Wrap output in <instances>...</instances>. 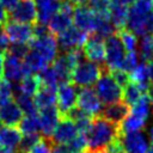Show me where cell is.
I'll list each match as a JSON object with an SVG mask.
<instances>
[{"mask_svg": "<svg viewBox=\"0 0 153 153\" xmlns=\"http://www.w3.org/2000/svg\"><path fill=\"white\" fill-rule=\"evenodd\" d=\"M121 135L120 126L104 118L102 115L92 118L88 129L84 133L87 151L98 153L111 145Z\"/></svg>", "mask_w": 153, "mask_h": 153, "instance_id": "obj_1", "label": "cell"}, {"mask_svg": "<svg viewBox=\"0 0 153 153\" xmlns=\"http://www.w3.org/2000/svg\"><path fill=\"white\" fill-rule=\"evenodd\" d=\"M153 2L147 0H137L129 7L128 19L126 27L131 31L135 36L142 37L148 33L147 30V17L152 12Z\"/></svg>", "mask_w": 153, "mask_h": 153, "instance_id": "obj_2", "label": "cell"}, {"mask_svg": "<svg viewBox=\"0 0 153 153\" xmlns=\"http://www.w3.org/2000/svg\"><path fill=\"white\" fill-rule=\"evenodd\" d=\"M94 91L97 92L102 103L105 105L122 100L123 88L115 81L106 67L104 68L103 74L100 75L98 81L94 84Z\"/></svg>", "mask_w": 153, "mask_h": 153, "instance_id": "obj_3", "label": "cell"}, {"mask_svg": "<svg viewBox=\"0 0 153 153\" xmlns=\"http://www.w3.org/2000/svg\"><path fill=\"white\" fill-rule=\"evenodd\" d=\"M104 68L105 66H100L92 61L84 60L73 69L71 80L76 87H91L98 81V79L103 74Z\"/></svg>", "mask_w": 153, "mask_h": 153, "instance_id": "obj_4", "label": "cell"}, {"mask_svg": "<svg viewBox=\"0 0 153 153\" xmlns=\"http://www.w3.org/2000/svg\"><path fill=\"white\" fill-rule=\"evenodd\" d=\"M105 45V67L109 71L120 69L126 57V49L117 35H112L104 41Z\"/></svg>", "mask_w": 153, "mask_h": 153, "instance_id": "obj_5", "label": "cell"}, {"mask_svg": "<svg viewBox=\"0 0 153 153\" xmlns=\"http://www.w3.org/2000/svg\"><path fill=\"white\" fill-rule=\"evenodd\" d=\"M76 106L91 117L99 116L103 111V103L92 87H84L78 91Z\"/></svg>", "mask_w": 153, "mask_h": 153, "instance_id": "obj_6", "label": "cell"}, {"mask_svg": "<svg viewBox=\"0 0 153 153\" xmlns=\"http://www.w3.org/2000/svg\"><path fill=\"white\" fill-rule=\"evenodd\" d=\"M88 38V33L81 31L76 26H71L56 38L59 48L63 53H69L75 49H81Z\"/></svg>", "mask_w": 153, "mask_h": 153, "instance_id": "obj_7", "label": "cell"}, {"mask_svg": "<svg viewBox=\"0 0 153 153\" xmlns=\"http://www.w3.org/2000/svg\"><path fill=\"white\" fill-rule=\"evenodd\" d=\"M29 45H30V49L42 55L49 63L54 62L57 57L59 45H57L56 38L51 32L42 37H33V39L30 42Z\"/></svg>", "mask_w": 153, "mask_h": 153, "instance_id": "obj_8", "label": "cell"}, {"mask_svg": "<svg viewBox=\"0 0 153 153\" xmlns=\"http://www.w3.org/2000/svg\"><path fill=\"white\" fill-rule=\"evenodd\" d=\"M56 104L57 109L62 116H66L73 108H75L76 98H78V90L73 82H65L57 87L56 91Z\"/></svg>", "mask_w": 153, "mask_h": 153, "instance_id": "obj_9", "label": "cell"}, {"mask_svg": "<svg viewBox=\"0 0 153 153\" xmlns=\"http://www.w3.org/2000/svg\"><path fill=\"white\" fill-rule=\"evenodd\" d=\"M8 19L17 23L36 24L37 23V8L35 0H19L17 6L8 12Z\"/></svg>", "mask_w": 153, "mask_h": 153, "instance_id": "obj_10", "label": "cell"}, {"mask_svg": "<svg viewBox=\"0 0 153 153\" xmlns=\"http://www.w3.org/2000/svg\"><path fill=\"white\" fill-rule=\"evenodd\" d=\"M120 140L124 153H147L149 149V139L142 130L121 134Z\"/></svg>", "mask_w": 153, "mask_h": 153, "instance_id": "obj_11", "label": "cell"}, {"mask_svg": "<svg viewBox=\"0 0 153 153\" xmlns=\"http://www.w3.org/2000/svg\"><path fill=\"white\" fill-rule=\"evenodd\" d=\"M5 31L11 43H22L30 44L33 39V25L17 23V22H7L5 26Z\"/></svg>", "mask_w": 153, "mask_h": 153, "instance_id": "obj_12", "label": "cell"}, {"mask_svg": "<svg viewBox=\"0 0 153 153\" xmlns=\"http://www.w3.org/2000/svg\"><path fill=\"white\" fill-rule=\"evenodd\" d=\"M104 41L102 37L91 33L88 35V38L86 41V43L82 47L84 54L86 60L92 61L97 65L100 66H105V45H104Z\"/></svg>", "mask_w": 153, "mask_h": 153, "instance_id": "obj_13", "label": "cell"}, {"mask_svg": "<svg viewBox=\"0 0 153 153\" xmlns=\"http://www.w3.org/2000/svg\"><path fill=\"white\" fill-rule=\"evenodd\" d=\"M25 75H27V73H26V69L24 67L23 60L10 54V53H6L2 76L12 84H18Z\"/></svg>", "mask_w": 153, "mask_h": 153, "instance_id": "obj_14", "label": "cell"}, {"mask_svg": "<svg viewBox=\"0 0 153 153\" xmlns=\"http://www.w3.org/2000/svg\"><path fill=\"white\" fill-rule=\"evenodd\" d=\"M38 117L41 123L42 136L47 139H51L54 130L56 129L59 122L62 118V115L59 111L57 106H51V108H47L38 111Z\"/></svg>", "mask_w": 153, "mask_h": 153, "instance_id": "obj_15", "label": "cell"}, {"mask_svg": "<svg viewBox=\"0 0 153 153\" xmlns=\"http://www.w3.org/2000/svg\"><path fill=\"white\" fill-rule=\"evenodd\" d=\"M96 22H97V14L92 10H90L86 5L75 6L74 14H73L74 26H76L81 31L91 35L94 32Z\"/></svg>", "mask_w": 153, "mask_h": 153, "instance_id": "obj_16", "label": "cell"}, {"mask_svg": "<svg viewBox=\"0 0 153 153\" xmlns=\"http://www.w3.org/2000/svg\"><path fill=\"white\" fill-rule=\"evenodd\" d=\"M79 134L80 133H79L75 123L71 118L62 116V118L59 122L56 129L54 130L50 140L53 143H68V142L73 141Z\"/></svg>", "mask_w": 153, "mask_h": 153, "instance_id": "obj_17", "label": "cell"}, {"mask_svg": "<svg viewBox=\"0 0 153 153\" xmlns=\"http://www.w3.org/2000/svg\"><path fill=\"white\" fill-rule=\"evenodd\" d=\"M24 114L18 106L17 102L12 99L0 100V120L1 123L8 127H16L23 120Z\"/></svg>", "mask_w": 153, "mask_h": 153, "instance_id": "obj_18", "label": "cell"}, {"mask_svg": "<svg viewBox=\"0 0 153 153\" xmlns=\"http://www.w3.org/2000/svg\"><path fill=\"white\" fill-rule=\"evenodd\" d=\"M37 8V23L48 25L51 18L60 11V0H35Z\"/></svg>", "mask_w": 153, "mask_h": 153, "instance_id": "obj_19", "label": "cell"}, {"mask_svg": "<svg viewBox=\"0 0 153 153\" xmlns=\"http://www.w3.org/2000/svg\"><path fill=\"white\" fill-rule=\"evenodd\" d=\"M129 112H130V106L128 104H126L123 100H120V102L105 105L103 108V111L100 115L104 118L120 126L124 121V118L129 115Z\"/></svg>", "mask_w": 153, "mask_h": 153, "instance_id": "obj_20", "label": "cell"}, {"mask_svg": "<svg viewBox=\"0 0 153 153\" xmlns=\"http://www.w3.org/2000/svg\"><path fill=\"white\" fill-rule=\"evenodd\" d=\"M22 133L18 128L1 126L0 127V149H8L16 152L19 148Z\"/></svg>", "mask_w": 153, "mask_h": 153, "instance_id": "obj_21", "label": "cell"}, {"mask_svg": "<svg viewBox=\"0 0 153 153\" xmlns=\"http://www.w3.org/2000/svg\"><path fill=\"white\" fill-rule=\"evenodd\" d=\"M128 12H129V7L126 4H123L121 0H111L109 8V18L118 31L126 29Z\"/></svg>", "mask_w": 153, "mask_h": 153, "instance_id": "obj_22", "label": "cell"}, {"mask_svg": "<svg viewBox=\"0 0 153 153\" xmlns=\"http://www.w3.org/2000/svg\"><path fill=\"white\" fill-rule=\"evenodd\" d=\"M56 91L57 88L55 87H49V86H43V85L39 86L38 91L33 96V100H35V104L38 111L47 109V108L55 106L56 99H57Z\"/></svg>", "mask_w": 153, "mask_h": 153, "instance_id": "obj_23", "label": "cell"}, {"mask_svg": "<svg viewBox=\"0 0 153 153\" xmlns=\"http://www.w3.org/2000/svg\"><path fill=\"white\" fill-rule=\"evenodd\" d=\"M23 62L27 74H38L41 71L49 66V62L42 55H39L37 51L32 49H30V51L25 55Z\"/></svg>", "mask_w": 153, "mask_h": 153, "instance_id": "obj_24", "label": "cell"}, {"mask_svg": "<svg viewBox=\"0 0 153 153\" xmlns=\"http://www.w3.org/2000/svg\"><path fill=\"white\" fill-rule=\"evenodd\" d=\"M130 81L136 84L143 93H147L151 84H149V73H148V65L146 62H140L139 66L129 74Z\"/></svg>", "mask_w": 153, "mask_h": 153, "instance_id": "obj_25", "label": "cell"}, {"mask_svg": "<svg viewBox=\"0 0 153 153\" xmlns=\"http://www.w3.org/2000/svg\"><path fill=\"white\" fill-rule=\"evenodd\" d=\"M41 84L35 74H27L25 75L18 84L14 85V94L16 93H23L25 96H35L36 92L38 91Z\"/></svg>", "mask_w": 153, "mask_h": 153, "instance_id": "obj_26", "label": "cell"}, {"mask_svg": "<svg viewBox=\"0 0 153 153\" xmlns=\"http://www.w3.org/2000/svg\"><path fill=\"white\" fill-rule=\"evenodd\" d=\"M18 130L22 133V135H32L41 133V123H39L38 114L24 116L20 123L18 124Z\"/></svg>", "mask_w": 153, "mask_h": 153, "instance_id": "obj_27", "label": "cell"}, {"mask_svg": "<svg viewBox=\"0 0 153 153\" xmlns=\"http://www.w3.org/2000/svg\"><path fill=\"white\" fill-rule=\"evenodd\" d=\"M139 56L142 60V62H151L153 61V36L151 33H147L139 39Z\"/></svg>", "mask_w": 153, "mask_h": 153, "instance_id": "obj_28", "label": "cell"}, {"mask_svg": "<svg viewBox=\"0 0 153 153\" xmlns=\"http://www.w3.org/2000/svg\"><path fill=\"white\" fill-rule=\"evenodd\" d=\"M142 94H143V92L141 91V88H140L136 84L129 81V82L123 87L122 100H123L126 104H128L129 106H134V105L140 100V98L142 97Z\"/></svg>", "mask_w": 153, "mask_h": 153, "instance_id": "obj_29", "label": "cell"}, {"mask_svg": "<svg viewBox=\"0 0 153 153\" xmlns=\"http://www.w3.org/2000/svg\"><path fill=\"white\" fill-rule=\"evenodd\" d=\"M37 78L39 80V84L43 86H49V87H55V88L60 86V79L53 66H48L43 71H41L37 74Z\"/></svg>", "mask_w": 153, "mask_h": 153, "instance_id": "obj_30", "label": "cell"}, {"mask_svg": "<svg viewBox=\"0 0 153 153\" xmlns=\"http://www.w3.org/2000/svg\"><path fill=\"white\" fill-rule=\"evenodd\" d=\"M14 100L17 102L18 106L20 108V110L23 111V114L25 116H30V115H37L38 110L37 106L35 104V100L32 97L30 96H25L23 93H16L14 94Z\"/></svg>", "mask_w": 153, "mask_h": 153, "instance_id": "obj_31", "label": "cell"}, {"mask_svg": "<svg viewBox=\"0 0 153 153\" xmlns=\"http://www.w3.org/2000/svg\"><path fill=\"white\" fill-rule=\"evenodd\" d=\"M118 37L126 49L127 53H134L136 51L137 49V45H139V39H137V36H135L131 31L127 30V29H122L120 30L118 32Z\"/></svg>", "mask_w": 153, "mask_h": 153, "instance_id": "obj_32", "label": "cell"}, {"mask_svg": "<svg viewBox=\"0 0 153 153\" xmlns=\"http://www.w3.org/2000/svg\"><path fill=\"white\" fill-rule=\"evenodd\" d=\"M139 63H140V56H139V54L136 51H134V53H127L120 69L123 71V72H126V73H128V74H130L139 66Z\"/></svg>", "mask_w": 153, "mask_h": 153, "instance_id": "obj_33", "label": "cell"}, {"mask_svg": "<svg viewBox=\"0 0 153 153\" xmlns=\"http://www.w3.org/2000/svg\"><path fill=\"white\" fill-rule=\"evenodd\" d=\"M111 0H87L86 6L97 14H109Z\"/></svg>", "mask_w": 153, "mask_h": 153, "instance_id": "obj_34", "label": "cell"}, {"mask_svg": "<svg viewBox=\"0 0 153 153\" xmlns=\"http://www.w3.org/2000/svg\"><path fill=\"white\" fill-rule=\"evenodd\" d=\"M41 135L39 134H32V135H23L22 136V140H20V143H19V148L20 151H24V152H27L41 140Z\"/></svg>", "mask_w": 153, "mask_h": 153, "instance_id": "obj_35", "label": "cell"}, {"mask_svg": "<svg viewBox=\"0 0 153 153\" xmlns=\"http://www.w3.org/2000/svg\"><path fill=\"white\" fill-rule=\"evenodd\" d=\"M14 97V85L5 78L0 79V100L12 99Z\"/></svg>", "mask_w": 153, "mask_h": 153, "instance_id": "obj_36", "label": "cell"}, {"mask_svg": "<svg viewBox=\"0 0 153 153\" xmlns=\"http://www.w3.org/2000/svg\"><path fill=\"white\" fill-rule=\"evenodd\" d=\"M29 153H53V142L50 139L41 137V140L29 151Z\"/></svg>", "mask_w": 153, "mask_h": 153, "instance_id": "obj_37", "label": "cell"}, {"mask_svg": "<svg viewBox=\"0 0 153 153\" xmlns=\"http://www.w3.org/2000/svg\"><path fill=\"white\" fill-rule=\"evenodd\" d=\"M29 51H30V45L29 44H22V43H12V44H10L8 50H7V53H10V54H12V55H14V56H17V57H19L22 60L25 57V55Z\"/></svg>", "mask_w": 153, "mask_h": 153, "instance_id": "obj_38", "label": "cell"}, {"mask_svg": "<svg viewBox=\"0 0 153 153\" xmlns=\"http://www.w3.org/2000/svg\"><path fill=\"white\" fill-rule=\"evenodd\" d=\"M109 72L111 73V75H112V78L115 79V81H116L122 88L130 81L129 74L126 73V72H123V71H121V69H115V71H109Z\"/></svg>", "mask_w": 153, "mask_h": 153, "instance_id": "obj_39", "label": "cell"}, {"mask_svg": "<svg viewBox=\"0 0 153 153\" xmlns=\"http://www.w3.org/2000/svg\"><path fill=\"white\" fill-rule=\"evenodd\" d=\"M10 47V39L7 37V33L5 31V27L2 24H0V54H6Z\"/></svg>", "mask_w": 153, "mask_h": 153, "instance_id": "obj_40", "label": "cell"}, {"mask_svg": "<svg viewBox=\"0 0 153 153\" xmlns=\"http://www.w3.org/2000/svg\"><path fill=\"white\" fill-rule=\"evenodd\" d=\"M18 2H19V0H0V5H1L7 12H11V11L17 6Z\"/></svg>", "mask_w": 153, "mask_h": 153, "instance_id": "obj_41", "label": "cell"}, {"mask_svg": "<svg viewBox=\"0 0 153 153\" xmlns=\"http://www.w3.org/2000/svg\"><path fill=\"white\" fill-rule=\"evenodd\" d=\"M8 22V12L0 5V24H6Z\"/></svg>", "mask_w": 153, "mask_h": 153, "instance_id": "obj_42", "label": "cell"}, {"mask_svg": "<svg viewBox=\"0 0 153 153\" xmlns=\"http://www.w3.org/2000/svg\"><path fill=\"white\" fill-rule=\"evenodd\" d=\"M148 73H149V84L151 87H153V61L148 62Z\"/></svg>", "mask_w": 153, "mask_h": 153, "instance_id": "obj_43", "label": "cell"}, {"mask_svg": "<svg viewBox=\"0 0 153 153\" xmlns=\"http://www.w3.org/2000/svg\"><path fill=\"white\" fill-rule=\"evenodd\" d=\"M4 62H5V55L0 54V79L4 75Z\"/></svg>", "mask_w": 153, "mask_h": 153, "instance_id": "obj_44", "label": "cell"}, {"mask_svg": "<svg viewBox=\"0 0 153 153\" xmlns=\"http://www.w3.org/2000/svg\"><path fill=\"white\" fill-rule=\"evenodd\" d=\"M74 6H82V5H86L87 0H69Z\"/></svg>", "mask_w": 153, "mask_h": 153, "instance_id": "obj_45", "label": "cell"}, {"mask_svg": "<svg viewBox=\"0 0 153 153\" xmlns=\"http://www.w3.org/2000/svg\"><path fill=\"white\" fill-rule=\"evenodd\" d=\"M148 139H149V141L153 143V126L149 128V130H148Z\"/></svg>", "mask_w": 153, "mask_h": 153, "instance_id": "obj_46", "label": "cell"}, {"mask_svg": "<svg viewBox=\"0 0 153 153\" xmlns=\"http://www.w3.org/2000/svg\"><path fill=\"white\" fill-rule=\"evenodd\" d=\"M121 1H122L123 4H126L127 6H128V5H130V6H131V5H133V4H135L137 0H121Z\"/></svg>", "mask_w": 153, "mask_h": 153, "instance_id": "obj_47", "label": "cell"}, {"mask_svg": "<svg viewBox=\"0 0 153 153\" xmlns=\"http://www.w3.org/2000/svg\"><path fill=\"white\" fill-rule=\"evenodd\" d=\"M147 153H153V145L149 147V149H148V152H147Z\"/></svg>", "mask_w": 153, "mask_h": 153, "instance_id": "obj_48", "label": "cell"}, {"mask_svg": "<svg viewBox=\"0 0 153 153\" xmlns=\"http://www.w3.org/2000/svg\"><path fill=\"white\" fill-rule=\"evenodd\" d=\"M16 153H27V152H24V151H20V149H17Z\"/></svg>", "mask_w": 153, "mask_h": 153, "instance_id": "obj_49", "label": "cell"}, {"mask_svg": "<svg viewBox=\"0 0 153 153\" xmlns=\"http://www.w3.org/2000/svg\"><path fill=\"white\" fill-rule=\"evenodd\" d=\"M84 153H93V152H90V151H87V149H86V151H85Z\"/></svg>", "mask_w": 153, "mask_h": 153, "instance_id": "obj_50", "label": "cell"}, {"mask_svg": "<svg viewBox=\"0 0 153 153\" xmlns=\"http://www.w3.org/2000/svg\"><path fill=\"white\" fill-rule=\"evenodd\" d=\"M147 1H149V2H153V0H147Z\"/></svg>", "mask_w": 153, "mask_h": 153, "instance_id": "obj_51", "label": "cell"}, {"mask_svg": "<svg viewBox=\"0 0 153 153\" xmlns=\"http://www.w3.org/2000/svg\"><path fill=\"white\" fill-rule=\"evenodd\" d=\"M0 127H1V120H0Z\"/></svg>", "mask_w": 153, "mask_h": 153, "instance_id": "obj_52", "label": "cell"}, {"mask_svg": "<svg viewBox=\"0 0 153 153\" xmlns=\"http://www.w3.org/2000/svg\"><path fill=\"white\" fill-rule=\"evenodd\" d=\"M152 11H153V7H152Z\"/></svg>", "mask_w": 153, "mask_h": 153, "instance_id": "obj_53", "label": "cell"}, {"mask_svg": "<svg viewBox=\"0 0 153 153\" xmlns=\"http://www.w3.org/2000/svg\"><path fill=\"white\" fill-rule=\"evenodd\" d=\"M62 1H63V0H62Z\"/></svg>", "mask_w": 153, "mask_h": 153, "instance_id": "obj_54", "label": "cell"}]
</instances>
